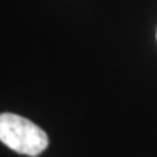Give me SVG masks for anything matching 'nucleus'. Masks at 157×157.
Returning <instances> with one entry per match:
<instances>
[{
    "mask_svg": "<svg viewBox=\"0 0 157 157\" xmlns=\"http://www.w3.org/2000/svg\"><path fill=\"white\" fill-rule=\"evenodd\" d=\"M0 141L10 150L36 157L48 147V135L26 118L16 113H0Z\"/></svg>",
    "mask_w": 157,
    "mask_h": 157,
    "instance_id": "obj_1",
    "label": "nucleus"
}]
</instances>
